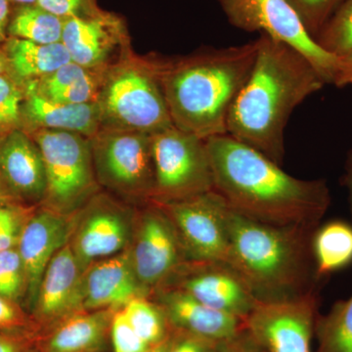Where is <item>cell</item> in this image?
I'll return each mask as SVG.
<instances>
[{
    "mask_svg": "<svg viewBox=\"0 0 352 352\" xmlns=\"http://www.w3.org/2000/svg\"><path fill=\"white\" fill-rule=\"evenodd\" d=\"M206 140L214 190L230 210L270 226L318 228L331 204L325 180L294 177L228 134Z\"/></svg>",
    "mask_w": 352,
    "mask_h": 352,
    "instance_id": "6da1fadb",
    "label": "cell"
},
{
    "mask_svg": "<svg viewBox=\"0 0 352 352\" xmlns=\"http://www.w3.org/2000/svg\"><path fill=\"white\" fill-rule=\"evenodd\" d=\"M251 75L234 101L227 134L282 166L292 113L327 85L300 51L261 34Z\"/></svg>",
    "mask_w": 352,
    "mask_h": 352,
    "instance_id": "7a4b0ae2",
    "label": "cell"
},
{
    "mask_svg": "<svg viewBox=\"0 0 352 352\" xmlns=\"http://www.w3.org/2000/svg\"><path fill=\"white\" fill-rule=\"evenodd\" d=\"M258 50L256 39L177 59H155L173 126L203 139L227 134L229 112L251 75Z\"/></svg>",
    "mask_w": 352,
    "mask_h": 352,
    "instance_id": "3957f363",
    "label": "cell"
},
{
    "mask_svg": "<svg viewBox=\"0 0 352 352\" xmlns=\"http://www.w3.org/2000/svg\"><path fill=\"white\" fill-rule=\"evenodd\" d=\"M230 266L261 302L295 300L316 291L312 238L316 229L280 227L247 219L228 207Z\"/></svg>",
    "mask_w": 352,
    "mask_h": 352,
    "instance_id": "277c9868",
    "label": "cell"
},
{
    "mask_svg": "<svg viewBox=\"0 0 352 352\" xmlns=\"http://www.w3.org/2000/svg\"><path fill=\"white\" fill-rule=\"evenodd\" d=\"M97 105L101 129L154 134L173 126L155 60L124 55L109 66Z\"/></svg>",
    "mask_w": 352,
    "mask_h": 352,
    "instance_id": "5b68a950",
    "label": "cell"
},
{
    "mask_svg": "<svg viewBox=\"0 0 352 352\" xmlns=\"http://www.w3.org/2000/svg\"><path fill=\"white\" fill-rule=\"evenodd\" d=\"M29 133L43 155L46 193L41 206L76 214L99 192L89 138L74 132L36 129Z\"/></svg>",
    "mask_w": 352,
    "mask_h": 352,
    "instance_id": "8992f818",
    "label": "cell"
},
{
    "mask_svg": "<svg viewBox=\"0 0 352 352\" xmlns=\"http://www.w3.org/2000/svg\"><path fill=\"white\" fill-rule=\"evenodd\" d=\"M89 140L100 186L134 201L153 200L156 175L152 134L100 129Z\"/></svg>",
    "mask_w": 352,
    "mask_h": 352,
    "instance_id": "52a82bcc",
    "label": "cell"
},
{
    "mask_svg": "<svg viewBox=\"0 0 352 352\" xmlns=\"http://www.w3.org/2000/svg\"><path fill=\"white\" fill-rule=\"evenodd\" d=\"M156 189L151 201L184 200L214 190L207 140L175 126L152 134Z\"/></svg>",
    "mask_w": 352,
    "mask_h": 352,
    "instance_id": "ba28073f",
    "label": "cell"
},
{
    "mask_svg": "<svg viewBox=\"0 0 352 352\" xmlns=\"http://www.w3.org/2000/svg\"><path fill=\"white\" fill-rule=\"evenodd\" d=\"M219 3L234 27L289 44L309 60L326 83L336 85L340 58L322 50L286 0H219Z\"/></svg>",
    "mask_w": 352,
    "mask_h": 352,
    "instance_id": "9c48e42d",
    "label": "cell"
},
{
    "mask_svg": "<svg viewBox=\"0 0 352 352\" xmlns=\"http://www.w3.org/2000/svg\"><path fill=\"white\" fill-rule=\"evenodd\" d=\"M138 215L108 194H95L74 214L69 243L83 271L129 249Z\"/></svg>",
    "mask_w": 352,
    "mask_h": 352,
    "instance_id": "30bf717a",
    "label": "cell"
},
{
    "mask_svg": "<svg viewBox=\"0 0 352 352\" xmlns=\"http://www.w3.org/2000/svg\"><path fill=\"white\" fill-rule=\"evenodd\" d=\"M155 204L170 217L189 261H217L230 266L227 206L214 190L184 200Z\"/></svg>",
    "mask_w": 352,
    "mask_h": 352,
    "instance_id": "8fae6325",
    "label": "cell"
},
{
    "mask_svg": "<svg viewBox=\"0 0 352 352\" xmlns=\"http://www.w3.org/2000/svg\"><path fill=\"white\" fill-rule=\"evenodd\" d=\"M149 204L138 215L129 248L134 272L148 298L189 261L170 217L157 204Z\"/></svg>",
    "mask_w": 352,
    "mask_h": 352,
    "instance_id": "7c38bea8",
    "label": "cell"
},
{
    "mask_svg": "<svg viewBox=\"0 0 352 352\" xmlns=\"http://www.w3.org/2000/svg\"><path fill=\"white\" fill-rule=\"evenodd\" d=\"M317 292L295 300L259 302L245 318V329L266 352H312Z\"/></svg>",
    "mask_w": 352,
    "mask_h": 352,
    "instance_id": "4fadbf2b",
    "label": "cell"
},
{
    "mask_svg": "<svg viewBox=\"0 0 352 352\" xmlns=\"http://www.w3.org/2000/svg\"><path fill=\"white\" fill-rule=\"evenodd\" d=\"M164 287L182 289L204 305L244 321L261 302L237 271L217 261H185Z\"/></svg>",
    "mask_w": 352,
    "mask_h": 352,
    "instance_id": "5bb4252c",
    "label": "cell"
},
{
    "mask_svg": "<svg viewBox=\"0 0 352 352\" xmlns=\"http://www.w3.org/2000/svg\"><path fill=\"white\" fill-rule=\"evenodd\" d=\"M74 214L66 215L38 206L28 220L21 235L18 251L27 277L25 307L32 314L44 272L51 259L68 245Z\"/></svg>",
    "mask_w": 352,
    "mask_h": 352,
    "instance_id": "9a60e30c",
    "label": "cell"
},
{
    "mask_svg": "<svg viewBox=\"0 0 352 352\" xmlns=\"http://www.w3.org/2000/svg\"><path fill=\"white\" fill-rule=\"evenodd\" d=\"M163 310L170 328L197 337L223 342L239 335L245 321L219 311L175 288L157 289L149 296Z\"/></svg>",
    "mask_w": 352,
    "mask_h": 352,
    "instance_id": "2e32d148",
    "label": "cell"
},
{
    "mask_svg": "<svg viewBox=\"0 0 352 352\" xmlns=\"http://www.w3.org/2000/svg\"><path fill=\"white\" fill-rule=\"evenodd\" d=\"M83 273L69 244L55 254L44 272L31 314L38 325L83 311Z\"/></svg>",
    "mask_w": 352,
    "mask_h": 352,
    "instance_id": "e0dca14e",
    "label": "cell"
},
{
    "mask_svg": "<svg viewBox=\"0 0 352 352\" xmlns=\"http://www.w3.org/2000/svg\"><path fill=\"white\" fill-rule=\"evenodd\" d=\"M0 176L21 203L43 204L45 166L38 144L27 131L10 129L0 138Z\"/></svg>",
    "mask_w": 352,
    "mask_h": 352,
    "instance_id": "ac0fdd59",
    "label": "cell"
},
{
    "mask_svg": "<svg viewBox=\"0 0 352 352\" xmlns=\"http://www.w3.org/2000/svg\"><path fill=\"white\" fill-rule=\"evenodd\" d=\"M138 296L148 298L134 272L129 249L91 264L83 273V311L122 309Z\"/></svg>",
    "mask_w": 352,
    "mask_h": 352,
    "instance_id": "d6986e66",
    "label": "cell"
},
{
    "mask_svg": "<svg viewBox=\"0 0 352 352\" xmlns=\"http://www.w3.org/2000/svg\"><path fill=\"white\" fill-rule=\"evenodd\" d=\"M21 119L27 122L31 131L36 129L69 131L89 139L101 129L97 102L61 103L44 98L28 88L21 107Z\"/></svg>",
    "mask_w": 352,
    "mask_h": 352,
    "instance_id": "ffe728a7",
    "label": "cell"
},
{
    "mask_svg": "<svg viewBox=\"0 0 352 352\" xmlns=\"http://www.w3.org/2000/svg\"><path fill=\"white\" fill-rule=\"evenodd\" d=\"M62 43L75 63L85 68H107L120 36L107 21L74 16L64 19Z\"/></svg>",
    "mask_w": 352,
    "mask_h": 352,
    "instance_id": "44dd1931",
    "label": "cell"
},
{
    "mask_svg": "<svg viewBox=\"0 0 352 352\" xmlns=\"http://www.w3.org/2000/svg\"><path fill=\"white\" fill-rule=\"evenodd\" d=\"M107 68H85L71 61L50 75L28 82L27 88L61 103H94L98 98Z\"/></svg>",
    "mask_w": 352,
    "mask_h": 352,
    "instance_id": "7402d4cb",
    "label": "cell"
},
{
    "mask_svg": "<svg viewBox=\"0 0 352 352\" xmlns=\"http://www.w3.org/2000/svg\"><path fill=\"white\" fill-rule=\"evenodd\" d=\"M117 310L80 311L60 322L43 342V352H94L103 344Z\"/></svg>",
    "mask_w": 352,
    "mask_h": 352,
    "instance_id": "603a6c76",
    "label": "cell"
},
{
    "mask_svg": "<svg viewBox=\"0 0 352 352\" xmlns=\"http://www.w3.org/2000/svg\"><path fill=\"white\" fill-rule=\"evenodd\" d=\"M4 55L9 69L27 82L50 75L72 61L62 43L41 44L17 38L7 41Z\"/></svg>",
    "mask_w": 352,
    "mask_h": 352,
    "instance_id": "cb8c5ba5",
    "label": "cell"
},
{
    "mask_svg": "<svg viewBox=\"0 0 352 352\" xmlns=\"http://www.w3.org/2000/svg\"><path fill=\"white\" fill-rule=\"evenodd\" d=\"M312 252L317 276L322 279L352 263V226L342 220L328 222L315 230Z\"/></svg>",
    "mask_w": 352,
    "mask_h": 352,
    "instance_id": "d4e9b609",
    "label": "cell"
},
{
    "mask_svg": "<svg viewBox=\"0 0 352 352\" xmlns=\"http://www.w3.org/2000/svg\"><path fill=\"white\" fill-rule=\"evenodd\" d=\"M63 29L64 19L38 6L21 8L9 25L13 38L41 44L62 43Z\"/></svg>",
    "mask_w": 352,
    "mask_h": 352,
    "instance_id": "484cf974",
    "label": "cell"
},
{
    "mask_svg": "<svg viewBox=\"0 0 352 352\" xmlns=\"http://www.w3.org/2000/svg\"><path fill=\"white\" fill-rule=\"evenodd\" d=\"M315 332L318 352H352V296L336 303L326 316L317 318Z\"/></svg>",
    "mask_w": 352,
    "mask_h": 352,
    "instance_id": "4316f807",
    "label": "cell"
},
{
    "mask_svg": "<svg viewBox=\"0 0 352 352\" xmlns=\"http://www.w3.org/2000/svg\"><path fill=\"white\" fill-rule=\"evenodd\" d=\"M122 310L133 330L150 346L164 342L170 336V325L163 310L151 298L138 296Z\"/></svg>",
    "mask_w": 352,
    "mask_h": 352,
    "instance_id": "83f0119b",
    "label": "cell"
},
{
    "mask_svg": "<svg viewBox=\"0 0 352 352\" xmlns=\"http://www.w3.org/2000/svg\"><path fill=\"white\" fill-rule=\"evenodd\" d=\"M322 50L342 58L352 50V0H344L316 36Z\"/></svg>",
    "mask_w": 352,
    "mask_h": 352,
    "instance_id": "f1b7e54d",
    "label": "cell"
},
{
    "mask_svg": "<svg viewBox=\"0 0 352 352\" xmlns=\"http://www.w3.org/2000/svg\"><path fill=\"white\" fill-rule=\"evenodd\" d=\"M0 295L25 303L27 277L17 247L0 251Z\"/></svg>",
    "mask_w": 352,
    "mask_h": 352,
    "instance_id": "f546056e",
    "label": "cell"
},
{
    "mask_svg": "<svg viewBox=\"0 0 352 352\" xmlns=\"http://www.w3.org/2000/svg\"><path fill=\"white\" fill-rule=\"evenodd\" d=\"M38 206L0 204V251L17 247L28 220Z\"/></svg>",
    "mask_w": 352,
    "mask_h": 352,
    "instance_id": "4dcf8cb0",
    "label": "cell"
},
{
    "mask_svg": "<svg viewBox=\"0 0 352 352\" xmlns=\"http://www.w3.org/2000/svg\"><path fill=\"white\" fill-rule=\"evenodd\" d=\"M286 1L295 11L305 31L314 38L344 0H286Z\"/></svg>",
    "mask_w": 352,
    "mask_h": 352,
    "instance_id": "1f68e13d",
    "label": "cell"
},
{
    "mask_svg": "<svg viewBox=\"0 0 352 352\" xmlns=\"http://www.w3.org/2000/svg\"><path fill=\"white\" fill-rule=\"evenodd\" d=\"M24 98V90L12 76H0V129H13L20 122Z\"/></svg>",
    "mask_w": 352,
    "mask_h": 352,
    "instance_id": "d6a6232c",
    "label": "cell"
},
{
    "mask_svg": "<svg viewBox=\"0 0 352 352\" xmlns=\"http://www.w3.org/2000/svg\"><path fill=\"white\" fill-rule=\"evenodd\" d=\"M110 332L113 352H145L151 347L133 330L122 309L113 314Z\"/></svg>",
    "mask_w": 352,
    "mask_h": 352,
    "instance_id": "836d02e7",
    "label": "cell"
},
{
    "mask_svg": "<svg viewBox=\"0 0 352 352\" xmlns=\"http://www.w3.org/2000/svg\"><path fill=\"white\" fill-rule=\"evenodd\" d=\"M38 324L23 305L0 295V332L34 333Z\"/></svg>",
    "mask_w": 352,
    "mask_h": 352,
    "instance_id": "e575fe53",
    "label": "cell"
},
{
    "mask_svg": "<svg viewBox=\"0 0 352 352\" xmlns=\"http://www.w3.org/2000/svg\"><path fill=\"white\" fill-rule=\"evenodd\" d=\"M219 342L180 331L170 335L166 352H219Z\"/></svg>",
    "mask_w": 352,
    "mask_h": 352,
    "instance_id": "d590c367",
    "label": "cell"
},
{
    "mask_svg": "<svg viewBox=\"0 0 352 352\" xmlns=\"http://www.w3.org/2000/svg\"><path fill=\"white\" fill-rule=\"evenodd\" d=\"M34 333L0 332V352H36Z\"/></svg>",
    "mask_w": 352,
    "mask_h": 352,
    "instance_id": "8d00e7d4",
    "label": "cell"
},
{
    "mask_svg": "<svg viewBox=\"0 0 352 352\" xmlns=\"http://www.w3.org/2000/svg\"><path fill=\"white\" fill-rule=\"evenodd\" d=\"M85 0H36V6L54 14L62 19L78 16Z\"/></svg>",
    "mask_w": 352,
    "mask_h": 352,
    "instance_id": "74e56055",
    "label": "cell"
},
{
    "mask_svg": "<svg viewBox=\"0 0 352 352\" xmlns=\"http://www.w3.org/2000/svg\"><path fill=\"white\" fill-rule=\"evenodd\" d=\"M219 352H266L245 329L233 339L220 342Z\"/></svg>",
    "mask_w": 352,
    "mask_h": 352,
    "instance_id": "f35d334b",
    "label": "cell"
},
{
    "mask_svg": "<svg viewBox=\"0 0 352 352\" xmlns=\"http://www.w3.org/2000/svg\"><path fill=\"white\" fill-rule=\"evenodd\" d=\"M340 69L337 82V87L352 85V50L346 56L340 58Z\"/></svg>",
    "mask_w": 352,
    "mask_h": 352,
    "instance_id": "ab89813d",
    "label": "cell"
},
{
    "mask_svg": "<svg viewBox=\"0 0 352 352\" xmlns=\"http://www.w3.org/2000/svg\"><path fill=\"white\" fill-rule=\"evenodd\" d=\"M9 17L8 0H0V43L6 39V30Z\"/></svg>",
    "mask_w": 352,
    "mask_h": 352,
    "instance_id": "60d3db41",
    "label": "cell"
},
{
    "mask_svg": "<svg viewBox=\"0 0 352 352\" xmlns=\"http://www.w3.org/2000/svg\"><path fill=\"white\" fill-rule=\"evenodd\" d=\"M344 182L349 193V201H351L352 214V150L347 155L346 162V173L344 176Z\"/></svg>",
    "mask_w": 352,
    "mask_h": 352,
    "instance_id": "b9f144b4",
    "label": "cell"
},
{
    "mask_svg": "<svg viewBox=\"0 0 352 352\" xmlns=\"http://www.w3.org/2000/svg\"><path fill=\"white\" fill-rule=\"evenodd\" d=\"M6 203H21V201L16 198L12 192L10 191V189L7 187L6 182H3L1 176H0V204Z\"/></svg>",
    "mask_w": 352,
    "mask_h": 352,
    "instance_id": "7bdbcfd3",
    "label": "cell"
},
{
    "mask_svg": "<svg viewBox=\"0 0 352 352\" xmlns=\"http://www.w3.org/2000/svg\"><path fill=\"white\" fill-rule=\"evenodd\" d=\"M168 338H170V336L164 342L149 347L145 352H166L168 351Z\"/></svg>",
    "mask_w": 352,
    "mask_h": 352,
    "instance_id": "ee69618b",
    "label": "cell"
},
{
    "mask_svg": "<svg viewBox=\"0 0 352 352\" xmlns=\"http://www.w3.org/2000/svg\"><path fill=\"white\" fill-rule=\"evenodd\" d=\"M9 65L4 53L0 52V76L8 74Z\"/></svg>",
    "mask_w": 352,
    "mask_h": 352,
    "instance_id": "f6af8a7d",
    "label": "cell"
},
{
    "mask_svg": "<svg viewBox=\"0 0 352 352\" xmlns=\"http://www.w3.org/2000/svg\"><path fill=\"white\" fill-rule=\"evenodd\" d=\"M13 1L18 2V3L27 4V6H30V4H36V0H13Z\"/></svg>",
    "mask_w": 352,
    "mask_h": 352,
    "instance_id": "bcb514c9",
    "label": "cell"
},
{
    "mask_svg": "<svg viewBox=\"0 0 352 352\" xmlns=\"http://www.w3.org/2000/svg\"><path fill=\"white\" fill-rule=\"evenodd\" d=\"M1 138H2V136H1Z\"/></svg>",
    "mask_w": 352,
    "mask_h": 352,
    "instance_id": "7dc6e473",
    "label": "cell"
}]
</instances>
